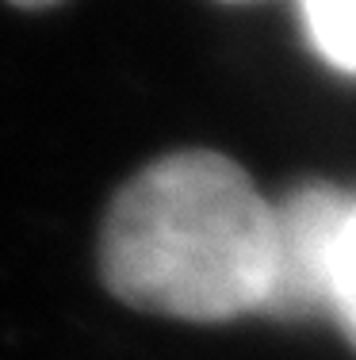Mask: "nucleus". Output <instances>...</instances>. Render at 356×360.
Listing matches in <instances>:
<instances>
[{"mask_svg":"<svg viewBox=\"0 0 356 360\" xmlns=\"http://www.w3.org/2000/svg\"><path fill=\"white\" fill-rule=\"evenodd\" d=\"M12 4H20V8H50V4H58V0H12Z\"/></svg>","mask_w":356,"mask_h":360,"instance_id":"5","label":"nucleus"},{"mask_svg":"<svg viewBox=\"0 0 356 360\" xmlns=\"http://www.w3.org/2000/svg\"><path fill=\"white\" fill-rule=\"evenodd\" d=\"M100 269L138 311L184 322L261 311L272 269V203L223 153H169L112 200Z\"/></svg>","mask_w":356,"mask_h":360,"instance_id":"1","label":"nucleus"},{"mask_svg":"<svg viewBox=\"0 0 356 360\" xmlns=\"http://www.w3.org/2000/svg\"><path fill=\"white\" fill-rule=\"evenodd\" d=\"M329 311L341 319V326L349 330V338L356 341V200H352V207H349V219H345L341 245H337Z\"/></svg>","mask_w":356,"mask_h":360,"instance_id":"4","label":"nucleus"},{"mask_svg":"<svg viewBox=\"0 0 356 360\" xmlns=\"http://www.w3.org/2000/svg\"><path fill=\"white\" fill-rule=\"evenodd\" d=\"M352 200L334 188H303L272 207V269L261 311L272 319H310L329 311L334 264Z\"/></svg>","mask_w":356,"mask_h":360,"instance_id":"2","label":"nucleus"},{"mask_svg":"<svg viewBox=\"0 0 356 360\" xmlns=\"http://www.w3.org/2000/svg\"><path fill=\"white\" fill-rule=\"evenodd\" d=\"M299 12L318 54L356 77V0H299Z\"/></svg>","mask_w":356,"mask_h":360,"instance_id":"3","label":"nucleus"}]
</instances>
